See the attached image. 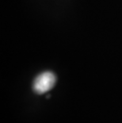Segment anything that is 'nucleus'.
Segmentation results:
<instances>
[{"instance_id":"obj_1","label":"nucleus","mask_w":122,"mask_h":123,"mask_svg":"<svg viewBox=\"0 0 122 123\" xmlns=\"http://www.w3.org/2000/svg\"><path fill=\"white\" fill-rule=\"evenodd\" d=\"M56 75L51 72H45L36 77L33 81V91L38 95H42L50 91L55 86Z\"/></svg>"}]
</instances>
